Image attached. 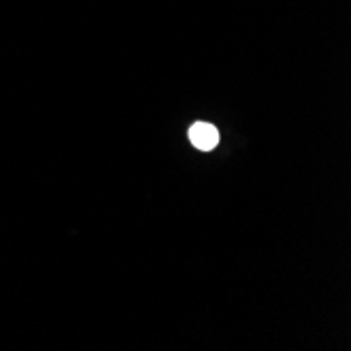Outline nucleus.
<instances>
[{
	"label": "nucleus",
	"instance_id": "obj_1",
	"mask_svg": "<svg viewBox=\"0 0 351 351\" xmlns=\"http://www.w3.org/2000/svg\"><path fill=\"white\" fill-rule=\"evenodd\" d=\"M189 139L198 149H213L219 141V133L208 122H196L189 131Z\"/></svg>",
	"mask_w": 351,
	"mask_h": 351
}]
</instances>
